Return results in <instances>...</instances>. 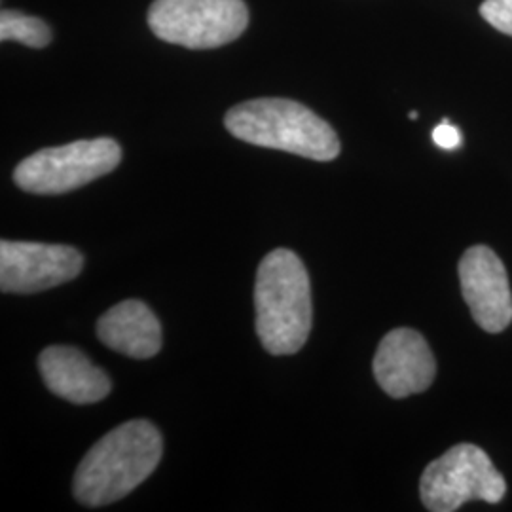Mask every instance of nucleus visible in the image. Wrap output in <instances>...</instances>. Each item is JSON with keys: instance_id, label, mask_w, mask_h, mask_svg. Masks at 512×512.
<instances>
[{"instance_id": "13", "label": "nucleus", "mask_w": 512, "mask_h": 512, "mask_svg": "<svg viewBox=\"0 0 512 512\" xmlns=\"http://www.w3.org/2000/svg\"><path fill=\"white\" fill-rule=\"evenodd\" d=\"M480 16L497 31L512 37V0H484Z\"/></svg>"}, {"instance_id": "11", "label": "nucleus", "mask_w": 512, "mask_h": 512, "mask_svg": "<svg viewBox=\"0 0 512 512\" xmlns=\"http://www.w3.org/2000/svg\"><path fill=\"white\" fill-rule=\"evenodd\" d=\"M99 340L131 359H150L162 349V327L154 311L139 300L110 308L97 323Z\"/></svg>"}, {"instance_id": "2", "label": "nucleus", "mask_w": 512, "mask_h": 512, "mask_svg": "<svg viewBox=\"0 0 512 512\" xmlns=\"http://www.w3.org/2000/svg\"><path fill=\"white\" fill-rule=\"evenodd\" d=\"M256 334L272 355H293L310 336V275L300 256L275 249L256 272Z\"/></svg>"}, {"instance_id": "9", "label": "nucleus", "mask_w": 512, "mask_h": 512, "mask_svg": "<svg viewBox=\"0 0 512 512\" xmlns=\"http://www.w3.org/2000/svg\"><path fill=\"white\" fill-rule=\"evenodd\" d=\"M374 376L389 397L404 399L431 387L437 361L420 332L395 329L385 334L378 346Z\"/></svg>"}, {"instance_id": "10", "label": "nucleus", "mask_w": 512, "mask_h": 512, "mask_svg": "<svg viewBox=\"0 0 512 512\" xmlns=\"http://www.w3.org/2000/svg\"><path fill=\"white\" fill-rule=\"evenodd\" d=\"M38 368L48 389L69 403H99L112 389L109 376L80 349L46 348L38 357Z\"/></svg>"}, {"instance_id": "7", "label": "nucleus", "mask_w": 512, "mask_h": 512, "mask_svg": "<svg viewBox=\"0 0 512 512\" xmlns=\"http://www.w3.org/2000/svg\"><path fill=\"white\" fill-rule=\"evenodd\" d=\"M84 256L69 245L31 241L0 243V287L4 293L31 294L73 281Z\"/></svg>"}, {"instance_id": "5", "label": "nucleus", "mask_w": 512, "mask_h": 512, "mask_svg": "<svg viewBox=\"0 0 512 512\" xmlns=\"http://www.w3.org/2000/svg\"><path fill=\"white\" fill-rule=\"evenodd\" d=\"M247 23L243 0H154L148 10L156 37L190 50L226 46L243 35Z\"/></svg>"}, {"instance_id": "14", "label": "nucleus", "mask_w": 512, "mask_h": 512, "mask_svg": "<svg viewBox=\"0 0 512 512\" xmlns=\"http://www.w3.org/2000/svg\"><path fill=\"white\" fill-rule=\"evenodd\" d=\"M433 141L442 150H456L461 145V133L454 124L442 120L439 126L433 129Z\"/></svg>"}, {"instance_id": "6", "label": "nucleus", "mask_w": 512, "mask_h": 512, "mask_svg": "<svg viewBox=\"0 0 512 512\" xmlns=\"http://www.w3.org/2000/svg\"><path fill=\"white\" fill-rule=\"evenodd\" d=\"M122 160V148L109 137L74 141L65 147L44 148L25 158L14 171L21 190L55 196L76 190L109 175Z\"/></svg>"}, {"instance_id": "8", "label": "nucleus", "mask_w": 512, "mask_h": 512, "mask_svg": "<svg viewBox=\"0 0 512 512\" xmlns=\"http://www.w3.org/2000/svg\"><path fill=\"white\" fill-rule=\"evenodd\" d=\"M461 294L476 325L503 332L512 323V293L505 264L486 245L467 249L459 260Z\"/></svg>"}, {"instance_id": "3", "label": "nucleus", "mask_w": 512, "mask_h": 512, "mask_svg": "<svg viewBox=\"0 0 512 512\" xmlns=\"http://www.w3.org/2000/svg\"><path fill=\"white\" fill-rule=\"evenodd\" d=\"M226 129L256 147L291 152L315 162L340 154V139L329 122L291 99H255L228 110Z\"/></svg>"}, {"instance_id": "4", "label": "nucleus", "mask_w": 512, "mask_h": 512, "mask_svg": "<svg viewBox=\"0 0 512 512\" xmlns=\"http://www.w3.org/2000/svg\"><path fill=\"white\" fill-rule=\"evenodd\" d=\"M420 494L427 511L454 512L469 501L499 503L507 482L482 448L463 442L427 465Z\"/></svg>"}, {"instance_id": "1", "label": "nucleus", "mask_w": 512, "mask_h": 512, "mask_svg": "<svg viewBox=\"0 0 512 512\" xmlns=\"http://www.w3.org/2000/svg\"><path fill=\"white\" fill-rule=\"evenodd\" d=\"M160 431L145 420L112 429L80 461L74 497L86 507H103L131 494L162 459Z\"/></svg>"}, {"instance_id": "12", "label": "nucleus", "mask_w": 512, "mask_h": 512, "mask_svg": "<svg viewBox=\"0 0 512 512\" xmlns=\"http://www.w3.org/2000/svg\"><path fill=\"white\" fill-rule=\"evenodd\" d=\"M0 38L2 42L16 40L29 48H44L52 40V29L42 19L4 10L0 16Z\"/></svg>"}]
</instances>
